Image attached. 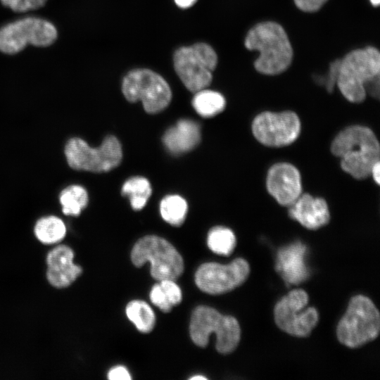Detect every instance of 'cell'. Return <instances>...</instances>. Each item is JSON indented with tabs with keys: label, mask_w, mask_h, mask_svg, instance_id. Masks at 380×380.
<instances>
[{
	"label": "cell",
	"mask_w": 380,
	"mask_h": 380,
	"mask_svg": "<svg viewBox=\"0 0 380 380\" xmlns=\"http://www.w3.org/2000/svg\"><path fill=\"white\" fill-rule=\"evenodd\" d=\"M331 151L340 158L341 168L357 179L370 176L372 166L379 161L376 135L369 128L360 125L350 126L339 132L331 143Z\"/></svg>",
	"instance_id": "1"
},
{
	"label": "cell",
	"mask_w": 380,
	"mask_h": 380,
	"mask_svg": "<svg viewBox=\"0 0 380 380\" xmlns=\"http://www.w3.org/2000/svg\"><path fill=\"white\" fill-rule=\"evenodd\" d=\"M245 46L258 50L255 70L264 75H277L285 71L293 58V49L284 28L275 22L257 24L248 32Z\"/></svg>",
	"instance_id": "2"
},
{
	"label": "cell",
	"mask_w": 380,
	"mask_h": 380,
	"mask_svg": "<svg viewBox=\"0 0 380 380\" xmlns=\"http://www.w3.org/2000/svg\"><path fill=\"white\" fill-rule=\"evenodd\" d=\"M380 331V315L370 298L356 295L336 327L338 341L350 348H357L375 340Z\"/></svg>",
	"instance_id": "3"
},
{
	"label": "cell",
	"mask_w": 380,
	"mask_h": 380,
	"mask_svg": "<svg viewBox=\"0 0 380 380\" xmlns=\"http://www.w3.org/2000/svg\"><path fill=\"white\" fill-rule=\"evenodd\" d=\"M379 73V50L372 46L355 49L341 59L336 84L347 100L360 103L366 98L365 84Z\"/></svg>",
	"instance_id": "4"
},
{
	"label": "cell",
	"mask_w": 380,
	"mask_h": 380,
	"mask_svg": "<svg viewBox=\"0 0 380 380\" xmlns=\"http://www.w3.org/2000/svg\"><path fill=\"white\" fill-rule=\"evenodd\" d=\"M189 331L193 342L200 347H205L209 336L215 333V348L222 354L232 353L241 338V329L236 319L223 315L208 306H198L194 310Z\"/></svg>",
	"instance_id": "5"
},
{
	"label": "cell",
	"mask_w": 380,
	"mask_h": 380,
	"mask_svg": "<svg viewBox=\"0 0 380 380\" xmlns=\"http://www.w3.org/2000/svg\"><path fill=\"white\" fill-rule=\"evenodd\" d=\"M63 152L70 168L94 173L106 172L115 168L122 156L121 144L113 135L105 137L97 147L91 146L80 137L70 138L65 144Z\"/></svg>",
	"instance_id": "6"
},
{
	"label": "cell",
	"mask_w": 380,
	"mask_h": 380,
	"mask_svg": "<svg viewBox=\"0 0 380 380\" xmlns=\"http://www.w3.org/2000/svg\"><path fill=\"white\" fill-rule=\"evenodd\" d=\"M131 260L137 267L151 263V274L157 280L173 279L184 270L181 255L167 240L154 235L140 239L134 246Z\"/></svg>",
	"instance_id": "7"
},
{
	"label": "cell",
	"mask_w": 380,
	"mask_h": 380,
	"mask_svg": "<svg viewBox=\"0 0 380 380\" xmlns=\"http://www.w3.org/2000/svg\"><path fill=\"white\" fill-rule=\"evenodd\" d=\"M217 63L214 49L205 43L181 47L174 55L175 70L184 86L191 92L207 87Z\"/></svg>",
	"instance_id": "8"
},
{
	"label": "cell",
	"mask_w": 380,
	"mask_h": 380,
	"mask_svg": "<svg viewBox=\"0 0 380 380\" xmlns=\"http://www.w3.org/2000/svg\"><path fill=\"white\" fill-rule=\"evenodd\" d=\"M122 90L129 102L141 101L148 113H157L170 103L172 92L167 82L148 69H136L124 77Z\"/></svg>",
	"instance_id": "9"
},
{
	"label": "cell",
	"mask_w": 380,
	"mask_h": 380,
	"mask_svg": "<svg viewBox=\"0 0 380 380\" xmlns=\"http://www.w3.org/2000/svg\"><path fill=\"white\" fill-rule=\"evenodd\" d=\"M308 295L303 289H294L283 296L274 308L277 327L296 337H307L319 321V313L314 307L305 308Z\"/></svg>",
	"instance_id": "10"
},
{
	"label": "cell",
	"mask_w": 380,
	"mask_h": 380,
	"mask_svg": "<svg viewBox=\"0 0 380 380\" xmlns=\"http://www.w3.org/2000/svg\"><path fill=\"white\" fill-rule=\"evenodd\" d=\"M57 38V30L50 22L35 17L24 18L0 29V51L14 54L27 44L47 46Z\"/></svg>",
	"instance_id": "11"
},
{
	"label": "cell",
	"mask_w": 380,
	"mask_h": 380,
	"mask_svg": "<svg viewBox=\"0 0 380 380\" xmlns=\"http://www.w3.org/2000/svg\"><path fill=\"white\" fill-rule=\"evenodd\" d=\"M255 138L262 144L281 147L294 142L300 132V122L292 111H265L258 115L252 123Z\"/></svg>",
	"instance_id": "12"
},
{
	"label": "cell",
	"mask_w": 380,
	"mask_h": 380,
	"mask_svg": "<svg viewBox=\"0 0 380 380\" xmlns=\"http://www.w3.org/2000/svg\"><path fill=\"white\" fill-rule=\"evenodd\" d=\"M250 273L248 262L241 258L228 265L206 262L201 265L195 274V282L203 292L222 294L241 286Z\"/></svg>",
	"instance_id": "13"
},
{
	"label": "cell",
	"mask_w": 380,
	"mask_h": 380,
	"mask_svg": "<svg viewBox=\"0 0 380 380\" xmlns=\"http://www.w3.org/2000/svg\"><path fill=\"white\" fill-rule=\"evenodd\" d=\"M266 186L270 194L284 206L289 207L302 194L300 172L288 163H279L269 169Z\"/></svg>",
	"instance_id": "14"
},
{
	"label": "cell",
	"mask_w": 380,
	"mask_h": 380,
	"mask_svg": "<svg viewBox=\"0 0 380 380\" xmlns=\"http://www.w3.org/2000/svg\"><path fill=\"white\" fill-rule=\"evenodd\" d=\"M307 247L300 241H296L281 248L277 254L275 269L289 284H299L310 276L305 262Z\"/></svg>",
	"instance_id": "15"
},
{
	"label": "cell",
	"mask_w": 380,
	"mask_h": 380,
	"mask_svg": "<svg viewBox=\"0 0 380 380\" xmlns=\"http://www.w3.org/2000/svg\"><path fill=\"white\" fill-rule=\"evenodd\" d=\"M289 215L304 227L312 230L326 225L330 219L325 200L308 194H301L289 206Z\"/></svg>",
	"instance_id": "16"
},
{
	"label": "cell",
	"mask_w": 380,
	"mask_h": 380,
	"mask_svg": "<svg viewBox=\"0 0 380 380\" xmlns=\"http://www.w3.org/2000/svg\"><path fill=\"white\" fill-rule=\"evenodd\" d=\"M201 140V127L195 121L182 119L169 128L163 137L165 148L179 155L194 148Z\"/></svg>",
	"instance_id": "17"
},
{
	"label": "cell",
	"mask_w": 380,
	"mask_h": 380,
	"mask_svg": "<svg viewBox=\"0 0 380 380\" xmlns=\"http://www.w3.org/2000/svg\"><path fill=\"white\" fill-rule=\"evenodd\" d=\"M58 201L64 215L77 217L88 205V192L80 184H70L60 191Z\"/></svg>",
	"instance_id": "18"
},
{
	"label": "cell",
	"mask_w": 380,
	"mask_h": 380,
	"mask_svg": "<svg viewBox=\"0 0 380 380\" xmlns=\"http://www.w3.org/2000/svg\"><path fill=\"white\" fill-rule=\"evenodd\" d=\"M67 228L62 219L56 215L39 218L34 226V234L41 243L55 244L62 241L66 235Z\"/></svg>",
	"instance_id": "19"
},
{
	"label": "cell",
	"mask_w": 380,
	"mask_h": 380,
	"mask_svg": "<svg viewBox=\"0 0 380 380\" xmlns=\"http://www.w3.org/2000/svg\"><path fill=\"white\" fill-rule=\"evenodd\" d=\"M192 106L198 114L210 118L222 112L225 107V99L219 92L203 89L195 92Z\"/></svg>",
	"instance_id": "20"
},
{
	"label": "cell",
	"mask_w": 380,
	"mask_h": 380,
	"mask_svg": "<svg viewBox=\"0 0 380 380\" xmlns=\"http://www.w3.org/2000/svg\"><path fill=\"white\" fill-rule=\"evenodd\" d=\"M149 181L143 177H132L122 185V194L127 196L132 208L135 210L142 209L151 194Z\"/></svg>",
	"instance_id": "21"
},
{
	"label": "cell",
	"mask_w": 380,
	"mask_h": 380,
	"mask_svg": "<svg viewBox=\"0 0 380 380\" xmlns=\"http://www.w3.org/2000/svg\"><path fill=\"white\" fill-rule=\"evenodd\" d=\"M126 315L137 329L142 333H148L153 329L156 316L147 303L134 300L126 306Z\"/></svg>",
	"instance_id": "22"
},
{
	"label": "cell",
	"mask_w": 380,
	"mask_h": 380,
	"mask_svg": "<svg viewBox=\"0 0 380 380\" xmlns=\"http://www.w3.org/2000/svg\"><path fill=\"white\" fill-rule=\"evenodd\" d=\"M188 210L186 201L179 195H168L160 203L163 219L173 226H180L184 221Z\"/></svg>",
	"instance_id": "23"
},
{
	"label": "cell",
	"mask_w": 380,
	"mask_h": 380,
	"mask_svg": "<svg viewBox=\"0 0 380 380\" xmlns=\"http://www.w3.org/2000/svg\"><path fill=\"white\" fill-rule=\"evenodd\" d=\"M208 248L215 253L229 255L236 246V237L229 228L217 226L212 228L208 234Z\"/></svg>",
	"instance_id": "24"
},
{
	"label": "cell",
	"mask_w": 380,
	"mask_h": 380,
	"mask_svg": "<svg viewBox=\"0 0 380 380\" xmlns=\"http://www.w3.org/2000/svg\"><path fill=\"white\" fill-rule=\"evenodd\" d=\"M82 267L74 262L70 265L47 268L46 277L49 282L56 288L70 286L81 274Z\"/></svg>",
	"instance_id": "25"
},
{
	"label": "cell",
	"mask_w": 380,
	"mask_h": 380,
	"mask_svg": "<svg viewBox=\"0 0 380 380\" xmlns=\"http://www.w3.org/2000/svg\"><path fill=\"white\" fill-rule=\"evenodd\" d=\"M74 252L65 245H59L52 249L47 255L48 267L54 268L64 267L73 263Z\"/></svg>",
	"instance_id": "26"
},
{
	"label": "cell",
	"mask_w": 380,
	"mask_h": 380,
	"mask_svg": "<svg viewBox=\"0 0 380 380\" xmlns=\"http://www.w3.org/2000/svg\"><path fill=\"white\" fill-rule=\"evenodd\" d=\"M47 0H1L3 5L13 11L25 12L43 6Z\"/></svg>",
	"instance_id": "27"
},
{
	"label": "cell",
	"mask_w": 380,
	"mask_h": 380,
	"mask_svg": "<svg viewBox=\"0 0 380 380\" xmlns=\"http://www.w3.org/2000/svg\"><path fill=\"white\" fill-rule=\"evenodd\" d=\"M159 284L163 289L167 300L172 306L177 305L181 302V289L173 279H163L160 281Z\"/></svg>",
	"instance_id": "28"
},
{
	"label": "cell",
	"mask_w": 380,
	"mask_h": 380,
	"mask_svg": "<svg viewBox=\"0 0 380 380\" xmlns=\"http://www.w3.org/2000/svg\"><path fill=\"white\" fill-rule=\"evenodd\" d=\"M150 298L155 305L165 312H170L172 308L160 284L153 286L150 292Z\"/></svg>",
	"instance_id": "29"
},
{
	"label": "cell",
	"mask_w": 380,
	"mask_h": 380,
	"mask_svg": "<svg viewBox=\"0 0 380 380\" xmlns=\"http://www.w3.org/2000/svg\"><path fill=\"white\" fill-rule=\"evenodd\" d=\"M327 0H294L296 6L305 12L318 11Z\"/></svg>",
	"instance_id": "30"
},
{
	"label": "cell",
	"mask_w": 380,
	"mask_h": 380,
	"mask_svg": "<svg viewBox=\"0 0 380 380\" xmlns=\"http://www.w3.org/2000/svg\"><path fill=\"white\" fill-rule=\"evenodd\" d=\"M341 60L338 59L332 62L329 66V72L326 82V87L330 93L332 91L334 84L336 83Z\"/></svg>",
	"instance_id": "31"
},
{
	"label": "cell",
	"mask_w": 380,
	"mask_h": 380,
	"mask_svg": "<svg viewBox=\"0 0 380 380\" xmlns=\"http://www.w3.org/2000/svg\"><path fill=\"white\" fill-rule=\"evenodd\" d=\"M108 379L110 380H130L132 377L125 367L119 365L109 370L108 372Z\"/></svg>",
	"instance_id": "32"
},
{
	"label": "cell",
	"mask_w": 380,
	"mask_h": 380,
	"mask_svg": "<svg viewBox=\"0 0 380 380\" xmlns=\"http://www.w3.org/2000/svg\"><path fill=\"white\" fill-rule=\"evenodd\" d=\"M370 175L374 182L379 184L380 182V163L377 161L372 167Z\"/></svg>",
	"instance_id": "33"
},
{
	"label": "cell",
	"mask_w": 380,
	"mask_h": 380,
	"mask_svg": "<svg viewBox=\"0 0 380 380\" xmlns=\"http://www.w3.org/2000/svg\"><path fill=\"white\" fill-rule=\"evenodd\" d=\"M175 1L179 7L186 8L194 5L196 0H175Z\"/></svg>",
	"instance_id": "34"
},
{
	"label": "cell",
	"mask_w": 380,
	"mask_h": 380,
	"mask_svg": "<svg viewBox=\"0 0 380 380\" xmlns=\"http://www.w3.org/2000/svg\"><path fill=\"white\" fill-rule=\"evenodd\" d=\"M190 379H192V380L206 379V377H205V376H203L202 375H196V376H193L192 377H191Z\"/></svg>",
	"instance_id": "35"
},
{
	"label": "cell",
	"mask_w": 380,
	"mask_h": 380,
	"mask_svg": "<svg viewBox=\"0 0 380 380\" xmlns=\"http://www.w3.org/2000/svg\"><path fill=\"white\" fill-rule=\"evenodd\" d=\"M370 2L373 6H377L380 3V0H370Z\"/></svg>",
	"instance_id": "36"
}]
</instances>
